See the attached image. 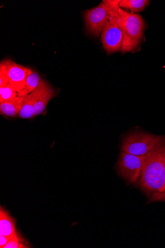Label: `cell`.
Instances as JSON below:
<instances>
[{"instance_id": "4", "label": "cell", "mask_w": 165, "mask_h": 248, "mask_svg": "<svg viewBox=\"0 0 165 248\" xmlns=\"http://www.w3.org/2000/svg\"><path fill=\"white\" fill-rule=\"evenodd\" d=\"M123 19V40L121 52L126 53L135 50L142 39L145 24L137 14H132L120 8Z\"/></svg>"}, {"instance_id": "6", "label": "cell", "mask_w": 165, "mask_h": 248, "mask_svg": "<svg viewBox=\"0 0 165 248\" xmlns=\"http://www.w3.org/2000/svg\"><path fill=\"white\" fill-rule=\"evenodd\" d=\"M110 8L103 1L98 6L84 13L85 27L90 35L99 37L108 21Z\"/></svg>"}, {"instance_id": "2", "label": "cell", "mask_w": 165, "mask_h": 248, "mask_svg": "<svg viewBox=\"0 0 165 248\" xmlns=\"http://www.w3.org/2000/svg\"><path fill=\"white\" fill-rule=\"evenodd\" d=\"M104 2L110 8L107 24L102 33L101 41L108 54L121 50L123 40V19L119 6L120 1L106 0Z\"/></svg>"}, {"instance_id": "11", "label": "cell", "mask_w": 165, "mask_h": 248, "mask_svg": "<svg viewBox=\"0 0 165 248\" xmlns=\"http://www.w3.org/2000/svg\"><path fill=\"white\" fill-rule=\"evenodd\" d=\"M41 79L40 76L35 71H33L28 77L24 87L17 93L18 96L25 97L30 94L38 87Z\"/></svg>"}, {"instance_id": "10", "label": "cell", "mask_w": 165, "mask_h": 248, "mask_svg": "<svg viewBox=\"0 0 165 248\" xmlns=\"http://www.w3.org/2000/svg\"><path fill=\"white\" fill-rule=\"evenodd\" d=\"M25 97H17L14 100L0 103V112L3 116L14 118L17 117L21 110Z\"/></svg>"}, {"instance_id": "15", "label": "cell", "mask_w": 165, "mask_h": 248, "mask_svg": "<svg viewBox=\"0 0 165 248\" xmlns=\"http://www.w3.org/2000/svg\"><path fill=\"white\" fill-rule=\"evenodd\" d=\"M17 97V93L9 84L0 86V103L12 101Z\"/></svg>"}, {"instance_id": "5", "label": "cell", "mask_w": 165, "mask_h": 248, "mask_svg": "<svg viewBox=\"0 0 165 248\" xmlns=\"http://www.w3.org/2000/svg\"><path fill=\"white\" fill-rule=\"evenodd\" d=\"M147 155L138 156L120 152L118 171L129 184L134 185L139 180Z\"/></svg>"}, {"instance_id": "13", "label": "cell", "mask_w": 165, "mask_h": 248, "mask_svg": "<svg viewBox=\"0 0 165 248\" xmlns=\"http://www.w3.org/2000/svg\"><path fill=\"white\" fill-rule=\"evenodd\" d=\"M150 3L147 0H121L119 6L130 10L132 12L138 13L143 11Z\"/></svg>"}, {"instance_id": "1", "label": "cell", "mask_w": 165, "mask_h": 248, "mask_svg": "<svg viewBox=\"0 0 165 248\" xmlns=\"http://www.w3.org/2000/svg\"><path fill=\"white\" fill-rule=\"evenodd\" d=\"M149 197L161 193L165 185V140L147 154L137 183Z\"/></svg>"}, {"instance_id": "7", "label": "cell", "mask_w": 165, "mask_h": 248, "mask_svg": "<svg viewBox=\"0 0 165 248\" xmlns=\"http://www.w3.org/2000/svg\"><path fill=\"white\" fill-rule=\"evenodd\" d=\"M4 61L7 67L9 84L18 93L25 86L28 77L33 71L29 67L18 64L11 60Z\"/></svg>"}, {"instance_id": "14", "label": "cell", "mask_w": 165, "mask_h": 248, "mask_svg": "<svg viewBox=\"0 0 165 248\" xmlns=\"http://www.w3.org/2000/svg\"><path fill=\"white\" fill-rule=\"evenodd\" d=\"M30 246L29 243L16 232L11 237L5 248H29Z\"/></svg>"}, {"instance_id": "17", "label": "cell", "mask_w": 165, "mask_h": 248, "mask_svg": "<svg viewBox=\"0 0 165 248\" xmlns=\"http://www.w3.org/2000/svg\"><path fill=\"white\" fill-rule=\"evenodd\" d=\"M158 201H165V185L164 189L161 193L152 195L150 197L148 203Z\"/></svg>"}, {"instance_id": "9", "label": "cell", "mask_w": 165, "mask_h": 248, "mask_svg": "<svg viewBox=\"0 0 165 248\" xmlns=\"http://www.w3.org/2000/svg\"><path fill=\"white\" fill-rule=\"evenodd\" d=\"M16 232L15 220L1 206L0 208V235L10 238Z\"/></svg>"}, {"instance_id": "8", "label": "cell", "mask_w": 165, "mask_h": 248, "mask_svg": "<svg viewBox=\"0 0 165 248\" xmlns=\"http://www.w3.org/2000/svg\"><path fill=\"white\" fill-rule=\"evenodd\" d=\"M35 103L34 117L43 113L50 101L54 97V92L51 86L44 79H41L39 85L32 93Z\"/></svg>"}, {"instance_id": "3", "label": "cell", "mask_w": 165, "mask_h": 248, "mask_svg": "<svg viewBox=\"0 0 165 248\" xmlns=\"http://www.w3.org/2000/svg\"><path fill=\"white\" fill-rule=\"evenodd\" d=\"M165 140V137L143 131L132 132L123 139L121 151L135 155H145Z\"/></svg>"}, {"instance_id": "16", "label": "cell", "mask_w": 165, "mask_h": 248, "mask_svg": "<svg viewBox=\"0 0 165 248\" xmlns=\"http://www.w3.org/2000/svg\"><path fill=\"white\" fill-rule=\"evenodd\" d=\"M9 84L8 69L5 61L0 63V86H3Z\"/></svg>"}, {"instance_id": "12", "label": "cell", "mask_w": 165, "mask_h": 248, "mask_svg": "<svg viewBox=\"0 0 165 248\" xmlns=\"http://www.w3.org/2000/svg\"><path fill=\"white\" fill-rule=\"evenodd\" d=\"M34 97L33 94L25 96L24 102L18 117L22 119H30L34 117Z\"/></svg>"}, {"instance_id": "18", "label": "cell", "mask_w": 165, "mask_h": 248, "mask_svg": "<svg viewBox=\"0 0 165 248\" xmlns=\"http://www.w3.org/2000/svg\"><path fill=\"white\" fill-rule=\"evenodd\" d=\"M10 238L5 236L0 235V248H5V247L8 244Z\"/></svg>"}]
</instances>
